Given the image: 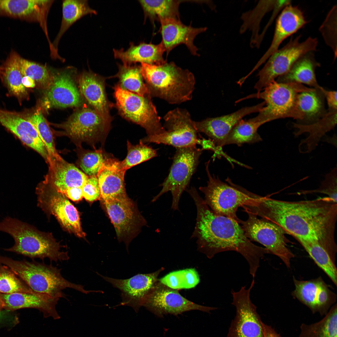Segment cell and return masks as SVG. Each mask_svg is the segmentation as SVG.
Wrapping results in <instances>:
<instances>
[{
  "instance_id": "1",
  "label": "cell",
  "mask_w": 337,
  "mask_h": 337,
  "mask_svg": "<svg viewBox=\"0 0 337 337\" xmlns=\"http://www.w3.org/2000/svg\"><path fill=\"white\" fill-rule=\"evenodd\" d=\"M243 208L276 224L296 239L317 240L331 257L335 256L337 204L330 198L289 201L261 196Z\"/></svg>"
},
{
  "instance_id": "2",
  "label": "cell",
  "mask_w": 337,
  "mask_h": 337,
  "mask_svg": "<svg viewBox=\"0 0 337 337\" xmlns=\"http://www.w3.org/2000/svg\"><path fill=\"white\" fill-rule=\"evenodd\" d=\"M186 191L196 207V222L191 237L196 239L198 250L209 258L221 252H236L246 260L250 273L254 277L260 260L265 254L269 253V252L252 243L236 220L214 213L195 187Z\"/></svg>"
},
{
  "instance_id": "3",
  "label": "cell",
  "mask_w": 337,
  "mask_h": 337,
  "mask_svg": "<svg viewBox=\"0 0 337 337\" xmlns=\"http://www.w3.org/2000/svg\"><path fill=\"white\" fill-rule=\"evenodd\" d=\"M141 73L151 96L163 99L170 104H179L192 98L195 79L193 74L173 62L160 65L141 63Z\"/></svg>"
},
{
  "instance_id": "4",
  "label": "cell",
  "mask_w": 337,
  "mask_h": 337,
  "mask_svg": "<svg viewBox=\"0 0 337 337\" xmlns=\"http://www.w3.org/2000/svg\"><path fill=\"white\" fill-rule=\"evenodd\" d=\"M0 231L10 234L15 244L5 249L32 258L43 260L48 258L51 261L68 260V252L61 250L59 243L50 235L38 231L32 226L16 218L7 217L0 222Z\"/></svg>"
},
{
  "instance_id": "5",
  "label": "cell",
  "mask_w": 337,
  "mask_h": 337,
  "mask_svg": "<svg viewBox=\"0 0 337 337\" xmlns=\"http://www.w3.org/2000/svg\"><path fill=\"white\" fill-rule=\"evenodd\" d=\"M0 263L8 267L36 293L60 298L64 297L62 291L67 288L86 294L95 291L86 290L81 285L68 281L62 276L61 269L51 265L25 260L17 261L2 256H0Z\"/></svg>"
},
{
  "instance_id": "6",
  "label": "cell",
  "mask_w": 337,
  "mask_h": 337,
  "mask_svg": "<svg viewBox=\"0 0 337 337\" xmlns=\"http://www.w3.org/2000/svg\"><path fill=\"white\" fill-rule=\"evenodd\" d=\"M303 84L294 82L272 81L261 91L238 100L256 98L264 100L265 105L255 120L266 123L276 119L291 118L299 121L303 118L297 104L298 96L301 92L312 90Z\"/></svg>"
},
{
  "instance_id": "7",
  "label": "cell",
  "mask_w": 337,
  "mask_h": 337,
  "mask_svg": "<svg viewBox=\"0 0 337 337\" xmlns=\"http://www.w3.org/2000/svg\"><path fill=\"white\" fill-rule=\"evenodd\" d=\"M210 162L209 160L205 164L208 178L207 185L199 188L204 194L203 200L215 214L234 219L238 222L240 219L237 214L238 208L252 204L261 196L234 184L228 178L226 180L227 184L212 175L209 169Z\"/></svg>"
},
{
  "instance_id": "8",
  "label": "cell",
  "mask_w": 337,
  "mask_h": 337,
  "mask_svg": "<svg viewBox=\"0 0 337 337\" xmlns=\"http://www.w3.org/2000/svg\"><path fill=\"white\" fill-rule=\"evenodd\" d=\"M176 149L168 175L160 185L162 188L152 201H155L163 194L170 191L172 197L171 208L179 210L181 196L189 185L203 149L197 148L196 145Z\"/></svg>"
},
{
  "instance_id": "9",
  "label": "cell",
  "mask_w": 337,
  "mask_h": 337,
  "mask_svg": "<svg viewBox=\"0 0 337 337\" xmlns=\"http://www.w3.org/2000/svg\"><path fill=\"white\" fill-rule=\"evenodd\" d=\"M300 38L299 35L291 39L268 58L257 75L258 80L254 86L257 93L260 92L277 77L286 73L302 56L316 50L318 42L316 38L309 37L301 42Z\"/></svg>"
},
{
  "instance_id": "10",
  "label": "cell",
  "mask_w": 337,
  "mask_h": 337,
  "mask_svg": "<svg viewBox=\"0 0 337 337\" xmlns=\"http://www.w3.org/2000/svg\"><path fill=\"white\" fill-rule=\"evenodd\" d=\"M114 90L116 105L123 117L143 127L148 136L166 132L150 95L139 96L123 89L119 85L115 86Z\"/></svg>"
},
{
  "instance_id": "11",
  "label": "cell",
  "mask_w": 337,
  "mask_h": 337,
  "mask_svg": "<svg viewBox=\"0 0 337 337\" xmlns=\"http://www.w3.org/2000/svg\"><path fill=\"white\" fill-rule=\"evenodd\" d=\"M247 219H240L246 237L251 241L258 242L263 245L269 252L279 257L286 266L290 267L291 259L294 254L287 247V240L285 231L276 224L249 213Z\"/></svg>"
},
{
  "instance_id": "12",
  "label": "cell",
  "mask_w": 337,
  "mask_h": 337,
  "mask_svg": "<svg viewBox=\"0 0 337 337\" xmlns=\"http://www.w3.org/2000/svg\"><path fill=\"white\" fill-rule=\"evenodd\" d=\"M36 191L39 205L43 210L54 216L69 232L80 238L85 237L78 212L64 195L45 179Z\"/></svg>"
},
{
  "instance_id": "13",
  "label": "cell",
  "mask_w": 337,
  "mask_h": 337,
  "mask_svg": "<svg viewBox=\"0 0 337 337\" xmlns=\"http://www.w3.org/2000/svg\"><path fill=\"white\" fill-rule=\"evenodd\" d=\"M163 126L166 132L162 134L147 136L141 140L172 146L176 148L198 144L202 139L198 138L194 122L188 111L177 108L168 112L164 117Z\"/></svg>"
},
{
  "instance_id": "14",
  "label": "cell",
  "mask_w": 337,
  "mask_h": 337,
  "mask_svg": "<svg viewBox=\"0 0 337 337\" xmlns=\"http://www.w3.org/2000/svg\"><path fill=\"white\" fill-rule=\"evenodd\" d=\"M255 283L253 279L248 289L244 286L237 291L232 290V304L236 308V314L227 337H263L262 321L250 298Z\"/></svg>"
},
{
  "instance_id": "15",
  "label": "cell",
  "mask_w": 337,
  "mask_h": 337,
  "mask_svg": "<svg viewBox=\"0 0 337 337\" xmlns=\"http://www.w3.org/2000/svg\"><path fill=\"white\" fill-rule=\"evenodd\" d=\"M143 306L159 317L168 314L178 315L192 310L209 312L217 309L188 300L181 295L178 290L164 285L159 279L147 295Z\"/></svg>"
},
{
  "instance_id": "16",
  "label": "cell",
  "mask_w": 337,
  "mask_h": 337,
  "mask_svg": "<svg viewBox=\"0 0 337 337\" xmlns=\"http://www.w3.org/2000/svg\"><path fill=\"white\" fill-rule=\"evenodd\" d=\"M60 125L64 134L78 147L82 143L92 144L100 140L110 124L94 109L86 108L75 113Z\"/></svg>"
},
{
  "instance_id": "17",
  "label": "cell",
  "mask_w": 337,
  "mask_h": 337,
  "mask_svg": "<svg viewBox=\"0 0 337 337\" xmlns=\"http://www.w3.org/2000/svg\"><path fill=\"white\" fill-rule=\"evenodd\" d=\"M103 202L118 237L127 244L139 227L146 224L145 220L127 195Z\"/></svg>"
},
{
  "instance_id": "18",
  "label": "cell",
  "mask_w": 337,
  "mask_h": 337,
  "mask_svg": "<svg viewBox=\"0 0 337 337\" xmlns=\"http://www.w3.org/2000/svg\"><path fill=\"white\" fill-rule=\"evenodd\" d=\"M164 270L161 268L153 273L139 274L125 279L109 277L98 273L97 274L120 290L122 301L119 305L130 306L137 313L143 306L147 295L159 281V275Z\"/></svg>"
},
{
  "instance_id": "19",
  "label": "cell",
  "mask_w": 337,
  "mask_h": 337,
  "mask_svg": "<svg viewBox=\"0 0 337 337\" xmlns=\"http://www.w3.org/2000/svg\"><path fill=\"white\" fill-rule=\"evenodd\" d=\"M265 105L263 101L255 105L242 108L229 114L194 121V126L197 132L204 134L213 143L215 147L214 153L219 154L235 125L246 115L259 112Z\"/></svg>"
},
{
  "instance_id": "20",
  "label": "cell",
  "mask_w": 337,
  "mask_h": 337,
  "mask_svg": "<svg viewBox=\"0 0 337 337\" xmlns=\"http://www.w3.org/2000/svg\"><path fill=\"white\" fill-rule=\"evenodd\" d=\"M295 290L292 295L306 305L313 314L325 315L336 300L335 294L321 277L308 281L293 279Z\"/></svg>"
},
{
  "instance_id": "21",
  "label": "cell",
  "mask_w": 337,
  "mask_h": 337,
  "mask_svg": "<svg viewBox=\"0 0 337 337\" xmlns=\"http://www.w3.org/2000/svg\"><path fill=\"white\" fill-rule=\"evenodd\" d=\"M307 23L302 12L297 7L291 4L285 7L276 20L273 38L270 47L249 74H252L278 50L285 39Z\"/></svg>"
},
{
  "instance_id": "22",
  "label": "cell",
  "mask_w": 337,
  "mask_h": 337,
  "mask_svg": "<svg viewBox=\"0 0 337 337\" xmlns=\"http://www.w3.org/2000/svg\"><path fill=\"white\" fill-rule=\"evenodd\" d=\"M159 22L161 42L167 56L173 48L181 44L186 45L192 54L199 56L193 41L197 35L206 31L207 27L194 28L191 25L184 24L180 19L173 18L163 19Z\"/></svg>"
},
{
  "instance_id": "23",
  "label": "cell",
  "mask_w": 337,
  "mask_h": 337,
  "mask_svg": "<svg viewBox=\"0 0 337 337\" xmlns=\"http://www.w3.org/2000/svg\"><path fill=\"white\" fill-rule=\"evenodd\" d=\"M0 123L47 163L49 157L46 148L34 126L26 119L17 113L0 109Z\"/></svg>"
},
{
  "instance_id": "24",
  "label": "cell",
  "mask_w": 337,
  "mask_h": 337,
  "mask_svg": "<svg viewBox=\"0 0 337 337\" xmlns=\"http://www.w3.org/2000/svg\"><path fill=\"white\" fill-rule=\"evenodd\" d=\"M47 164L49 171L45 179L62 193L70 188H82L87 181L88 176L62 158L49 157Z\"/></svg>"
},
{
  "instance_id": "25",
  "label": "cell",
  "mask_w": 337,
  "mask_h": 337,
  "mask_svg": "<svg viewBox=\"0 0 337 337\" xmlns=\"http://www.w3.org/2000/svg\"><path fill=\"white\" fill-rule=\"evenodd\" d=\"M0 297L4 303V308L7 310L34 308L42 312L45 318L51 317L55 320L60 318L56 308L59 298L36 292L1 293Z\"/></svg>"
},
{
  "instance_id": "26",
  "label": "cell",
  "mask_w": 337,
  "mask_h": 337,
  "mask_svg": "<svg viewBox=\"0 0 337 337\" xmlns=\"http://www.w3.org/2000/svg\"><path fill=\"white\" fill-rule=\"evenodd\" d=\"M126 171L121 161L106 158L97 175L103 202L127 195L124 180Z\"/></svg>"
},
{
  "instance_id": "27",
  "label": "cell",
  "mask_w": 337,
  "mask_h": 337,
  "mask_svg": "<svg viewBox=\"0 0 337 337\" xmlns=\"http://www.w3.org/2000/svg\"><path fill=\"white\" fill-rule=\"evenodd\" d=\"M53 0H0V11L10 16L38 22L47 29V16Z\"/></svg>"
},
{
  "instance_id": "28",
  "label": "cell",
  "mask_w": 337,
  "mask_h": 337,
  "mask_svg": "<svg viewBox=\"0 0 337 337\" xmlns=\"http://www.w3.org/2000/svg\"><path fill=\"white\" fill-rule=\"evenodd\" d=\"M46 97L53 106H77L81 100L77 87L69 73L61 72L55 75L47 88Z\"/></svg>"
},
{
  "instance_id": "29",
  "label": "cell",
  "mask_w": 337,
  "mask_h": 337,
  "mask_svg": "<svg viewBox=\"0 0 337 337\" xmlns=\"http://www.w3.org/2000/svg\"><path fill=\"white\" fill-rule=\"evenodd\" d=\"M79 83L80 91L88 102L110 124V105L106 95L104 80L91 72H85L80 76Z\"/></svg>"
},
{
  "instance_id": "30",
  "label": "cell",
  "mask_w": 337,
  "mask_h": 337,
  "mask_svg": "<svg viewBox=\"0 0 337 337\" xmlns=\"http://www.w3.org/2000/svg\"><path fill=\"white\" fill-rule=\"evenodd\" d=\"M113 51L115 58L120 60L125 65L136 62L160 65L167 61L163 57L165 51L161 42L157 45L142 42L135 45L130 42L126 50L122 48L113 49Z\"/></svg>"
},
{
  "instance_id": "31",
  "label": "cell",
  "mask_w": 337,
  "mask_h": 337,
  "mask_svg": "<svg viewBox=\"0 0 337 337\" xmlns=\"http://www.w3.org/2000/svg\"><path fill=\"white\" fill-rule=\"evenodd\" d=\"M313 52H309L299 58L285 74L276 81L280 82H294L304 84L313 88H319L315 70L320 64L316 60Z\"/></svg>"
},
{
  "instance_id": "32",
  "label": "cell",
  "mask_w": 337,
  "mask_h": 337,
  "mask_svg": "<svg viewBox=\"0 0 337 337\" xmlns=\"http://www.w3.org/2000/svg\"><path fill=\"white\" fill-rule=\"evenodd\" d=\"M322 87L314 88L311 91H304L298 96L297 104L299 110L303 115L300 123L302 125L314 123L325 114L324 95L321 90Z\"/></svg>"
},
{
  "instance_id": "33",
  "label": "cell",
  "mask_w": 337,
  "mask_h": 337,
  "mask_svg": "<svg viewBox=\"0 0 337 337\" xmlns=\"http://www.w3.org/2000/svg\"><path fill=\"white\" fill-rule=\"evenodd\" d=\"M277 0H261L252 10L243 13L241 17L242 23L239 32L242 34L249 30L252 32L250 45L252 48H258L260 25L262 19L269 12L273 9Z\"/></svg>"
},
{
  "instance_id": "34",
  "label": "cell",
  "mask_w": 337,
  "mask_h": 337,
  "mask_svg": "<svg viewBox=\"0 0 337 337\" xmlns=\"http://www.w3.org/2000/svg\"><path fill=\"white\" fill-rule=\"evenodd\" d=\"M62 19L60 29L53 42L54 49L58 51V46L64 34L74 23L88 14H96L97 12L90 8L85 0H65L62 1Z\"/></svg>"
},
{
  "instance_id": "35",
  "label": "cell",
  "mask_w": 337,
  "mask_h": 337,
  "mask_svg": "<svg viewBox=\"0 0 337 337\" xmlns=\"http://www.w3.org/2000/svg\"><path fill=\"white\" fill-rule=\"evenodd\" d=\"M182 0H139L144 18L154 22L169 18L180 19L179 7Z\"/></svg>"
},
{
  "instance_id": "36",
  "label": "cell",
  "mask_w": 337,
  "mask_h": 337,
  "mask_svg": "<svg viewBox=\"0 0 337 337\" xmlns=\"http://www.w3.org/2000/svg\"><path fill=\"white\" fill-rule=\"evenodd\" d=\"M265 123L253 118L248 120H241L230 133L225 145L235 144L240 146L244 144H252L262 141L257 130L261 125Z\"/></svg>"
},
{
  "instance_id": "37",
  "label": "cell",
  "mask_w": 337,
  "mask_h": 337,
  "mask_svg": "<svg viewBox=\"0 0 337 337\" xmlns=\"http://www.w3.org/2000/svg\"><path fill=\"white\" fill-rule=\"evenodd\" d=\"M337 308L335 304L318 322L311 324L302 323L298 337H337Z\"/></svg>"
},
{
  "instance_id": "38",
  "label": "cell",
  "mask_w": 337,
  "mask_h": 337,
  "mask_svg": "<svg viewBox=\"0 0 337 337\" xmlns=\"http://www.w3.org/2000/svg\"><path fill=\"white\" fill-rule=\"evenodd\" d=\"M303 246L316 264L328 276L336 285L337 271L335 262L329 254L314 239H296Z\"/></svg>"
},
{
  "instance_id": "39",
  "label": "cell",
  "mask_w": 337,
  "mask_h": 337,
  "mask_svg": "<svg viewBox=\"0 0 337 337\" xmlns=\"http://www.w3.org/2000/svg\"><path fill=\"white\" fill-rule=\"evenodd\" d=\"M118 67L117 76L119 79V85L121 88L141 96H150L139 67L120 64Z\"/></svg>"
},
{
  "instance_id": "40",
  "label": "cell",
  "mask_w": 337,
  "mask_h": 337,
  "mask_svg": "<svg viewBox=\"0 0 337 337\" xmlns=\"http://www.w3.org/2000/svg\"><path fill=\"white\" fill-rule=\"evenodd\" d=\"M21 57L16 52H11L3 67V74L11 92L15 95L21 97L27 94L25 87L22 83V75L20 64Z\"/></svg>"
},
{
  "instance_id": "41",
  "label": "cell",
  "mask_w": 337,
  "mask_h": 337,
  "mask_svg": "<svg viewBox=\"0 0 337 337\" xmlns=\"http://www.w3.org/2000/svg\"><path fill=\"white\" fill-rule=\"evenodd\" d=\"M337 114V110H328L323 116L311 124L305 125L294 123V127L298 130L295 133L297 135L304 132H309L310 135L306 140H310L312 137H314L315 139L317 138L318 141L321 136L336 125Z\"/></svg>"
},
{
  "instance_id": "42",
  "label": "cell",
  "mask_w": 337,
  "mask_h": 337,
  "mask_svg": "<svg viewBox=\"0 0 337 337\" xmlns=\"http://www.w3.org/2000/svg\"><path fill=\"white\" fill-rule=\"evenodd\" d=\"M159 280L164 285L178 290L194 287L199 282L200 278L195 269L188 268L170 273Z\"/></svg>"
},
{
  "instance_id": "43",
  "label": "cell",
  "mask_w": 337,
  "mask_h": 337,
  "mask_svg": "<svg viewBox=\"0 0 337 337\" xmlns=\"http://www.w3.org/2000/svg\"><path fill=\"white\" fill-rule=\"evenodd\" d=\"M26 119L36 129L46 148L49 157L57 159L61 158L56 149L52 132L41 112L37 111Z\"/></svg>"
},
{
  "instance_id": "44",
  "label": "cell",
  "mask_w": 337,
  "mask_h": 337,
  "mask_svg": "<svg viewBox=\"0 0 337 337\" xmlns=\"http://www.w3.org/2000/svg\"><path fill=\"white\" fill-rule=\"evenodd\" d=\"M78 148V164L84 173L88 176L97 175L107 157L102 150H94L83 149Z\"/></svg>"
},
{
  "instance_id": "45",
  "label": "cell",
  "mask_w": 337,
  "mask_h": 337,
  "mask_svg": "<svg viewBox=\"0 0 337 337\" xmlns=\"http://www.w3.org/2000/svg\"><path fill=\"white\" fill-rule=\"evenodd\" d=\"M127 154L125 159L121 161L123 168L126 171L132 167L157 156L156 150L145 144L140 140L136 145L127 141Z\"/></svg>"
},
{
  "instance_id": "46",
  "label": "cell",
  "mask_w": 337,
  "mask_h": 337,
  "mask_svg": "<svg viewBox=\"0 0 337 337\" xmlns=\"http://www.w3.org/2000/svg\"><path fill=\"white\" fill-rule=\"evenodd\" d=\"M33 293L35 292L24 284L7 266L0 264V293Z\"/></svg>"
},
{
  "instance_id": "47",
  "label": "cell",
  "mask_w": 337,
  "mask_h": 337,
  "mask_svg": "<svg viewBox=\"0 0 337 337\" xmlns=\"http://www.w3.org/2000/svg\"><path fill=\"white\" fill-rule=\"evenodd\" d=\"M337 5L330 10L319 28L326 45L332 50L334 60L337 57Z\"/></svg>"
},
{
  "instance_id": "48",
  "label": "cell",
  "mask_w": 337,
  "mask_h": 337,
  "mask_svg": "<svg viewBox=\"0 0 337 337\" xmlns=\"http://www.w3.org/2000/svg\"><path fill=\"white\" fill-rule=\"evenodd\" d=\"M20 68L22 75L28 76L47 88L51 82L49 72L42 66L21 57Z\"/></svg>"
},
{
  "instance_id": "49",
  "label": "cell",
  "mask_w": 337,
  "mask_h": 337,
  "mask_svg": "<svg viewBox=\"0 0 337 337\" xmlns=\"http://www.w3.org/2000/svg\"><path fill=\"white\" fill-rule=\"evenodd\" d=\"M336 168L327 174L325 178L321 183L320 187L313 190H302L297 193L299 195L319 193L326 194L335 202L337 203Z\"/></svg>"
},
{
  "instance_id": "50",
  "label": "cell",
  "mask_w": 337,
  "mask_h": 337,
  "mask_svg": "<svg viewBox=\"0 0 337 337\" xmlns=\"http://www.w3.org/2000/svg\"><path fill=\"white\" fill-rule=\"evenodd\" d=\"M82 189L83 198L87 201L93 202L99 199L100 193L97 175L88 176Z\"/></svg>"
},
{
  "instance_id": "51",
  "label": "cell",
  "mask_w": 337,
  "mask_h": 337,
  "mask_svg": "<svg viewBox=\"0 0 337 337\" xmlns=\"http://www.w3.org/2000/svg\"><path fill=\"white\" fill-rule=\"evenodd\" d=\"M322 91L328 106V110H337V91L336 90H328L322 87Z\"/></svg>"
},
{
  "instance_id": "52",
  "label": "cell",
  "mask_w": 337,
  "mask_h": 337,
  "mask_svg": "<svg viewBox=\"0 0 337 337\" xmlns=\"http://www.w3.org/2000/svg\"><path fill=\"white\" fill-rule=\"evenodd\" d=\"M82 188L74 187L68 189L63 194L67 198L74 202H78L83 198Z\"/></svg>"
},
{
  "instance_id": "53",
  "label": "cell",
  "mask_w": 337,
  "mask_h": 337,
  "mask_svg": "<svg viewBox=\"0 0 337 337\" xmlns=\"http://www.w3.org/2000/svg\"><path fill=\"white\" fill-rule=\"evenodd\" d=\"M263 337H281L271 326L267 325L263 322L262 323Z\"/></svg>"
},
{
  "instance_id": "54",
  "label": "cell",
  "mask_w": 337,
  "mask_h": 337,
  "mask_svg": "<svg viewBox=\"0 0 337 337\" xmlns=\"http://www.w3.org/2000/svg\"><path fill=\"white\" fill-rule=\"evenodd\" d=\"M22 83L23 85L26 87L33 88L35 86L34 81L27 76L22 77Z\"/></svg>"
},
{
  "instance_id": "55",
  "label": "cell",
  "mask_w": 337,
  "mask_h": 337,
  "mask_svg": "<svg viewBox=\"0 0 337 337\" xmlns=\"http://www.w3.org/2000/svg\"><path fill=\"white\" fill-rule=\"evenodd\" d=\"M4 303L0 297V311H1L3 308H4Z\"/></svg>"
},
{
  "instance_id": "56",
  "label": "cell",
  "mask_w": 337,
  "mask_h": 337,
  "mask_svg": "<svg viewBox=\"0 0 337 337\" xmlns=\"http://www.w3.org/2000/svg\"><path fill=\"white\" fill-rule=\"evenodd\" d=\"M4 68L3 67H0V74H1L2 72H3Z\"/></svg>"
},
{
  "instance_id": "57",
  "label": "cell",
  "mask_w": 337,
  "mask_h": 337,
  "mask_svg": "<svg viewBox=\"0 0 337 337\" xmlns=\"http://www.w3.org/2000/svg\"><path fill=\"white\" fill-rule=\"evenodd\" d=\"M2 313L1 312V311H0V320L2 316Z\"/></svg>"
}]
</instances>
